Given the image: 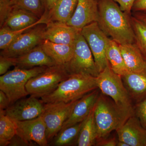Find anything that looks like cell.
<instances>
[{
    "label": "cell",
    "mask_w": 146,
    "mask_h": 146,
    "mask_svg": "<svg viewBox=\"0 0 146 146\" xmlns=\"http://www.w3.org/2000/svg\"><path fill=\"white\" fill-rule=\"evenodd\" d=\"M74 54L72 59L65 65L70 74H85L97 77L100 72L94 56L86 39L79 32L74 45Z\"/></svg>",
    "instance_id": "cell-7"
},
{
    "label": "cell",
    "mask_w": 146,
    "mask_h": 146,
    "mask_svg": "<svg viewBox=\"0 0 146 146\" xmlns=\"http://www.w3.org/2000/svg\"><path fill=\"white\" fill-rule=\"evenodd\" d=\"M46 25L43 35L44 39L56 44L74 45L77 35L80 31L60 22H50Z\"/></svg>",
    "instance_id": "cell-16"
},
{
    "label": "cell",
    "mask_w": 146,
    "mask_h": 146,
    "mask_svg": "<svg viewBox=\"0 0 146 146\" xmlns=\"http://www.w3.org/2000/svg\"><path fill=\"white\" fill-rule=\"evenodd\" d=\"M70 75L65 65L48 67L29 80L26 85L27 91L31 96L41 98L54 91Z\"/></svg>",
    "instance_id": "cell-6"
},
{
    "label": "cell",
    "mask_w": 146,
    "mask_h": 146,
    "mask_svg": "<svg viewBox=\"0 0 146 146\" xmlns=\"http://www.w3.org/2000/svg\"><path fill=\"white\" fill-rule=\"evenodd\" d=\"M98 89L97 77L85 74H74L60 82L50 94L41 98L44 104L70 102L80 99L84 96Z\"/></svg>",
    "instance_id": "cell-3"
},
{
    "label": "cell",
    "mask_w": 146,
    "mask_h": 146,
    "mask_svg": "<svg viewBox=\"0 0 146 146\" xmlns=\"http://www.w3.org/2000/svg\"><path fill=\"white\" fill-rule=\"evenodd\" d=\"M135 44L146 60V24L136 17L131 18Z\"/></svg>",
    "instance_id": "cell-26"
},
{
    "label": "cell",
    "mask_w": 146,
    "mask_h": 146,
    "mask_svg": "<svg viewBox=\"0 0 146 146\" xmlns=\"http://www.w3.org/2000/svg\"><path fill=\"white\" fill-rule=\"evenodd\" d=\"M22 99L10 104L5 110V115L16 121L32 119L42 115L44 104L41 100L31 96Z\"/></svg>",
    "instance_id": "cell-11"
},
{
    "label": "cell",
    "mask_w": 146,
    "mask_h": 146,
    "mask_svg": "<svg viewBox=\"0 0 146 146\" xmlns=\"http://www.w3.org/2000/svg\"><path fill=\"white\" fill-rule=\"evenodd\" d=\"M40 45L57 65H66L72 59L74 54V45L56 44L46 39H44Z\"/></svg>",
    "instance_id": "cell-21"
},
{
    "label": "cell",
    "mask_w": 146,
    "mask_h": 146,
    "mask_svg": "<svg viewBox=\"0 0 146 146\" xmlns=\"http://www.w3.org/2000/svg\"><path fill=\"white\" fill-rule=\"evenodd\" d=\"M13 58L15 67L21 68H30L39 66L51 67L57 65L45 52L40 45L28 52Z\"/></svg>",
    "instance_id": "cell-18"
},
{
    "label": "cell",
    "mask_w": 146,
    "mask_h": 146,
    "mask_svg": "<svg viewBox=\"0 0 146 146\" xmlns=\"http://www.w3.org/2000/svg\"><path fill=\"white\" fill-rule=\"evenodd\" d=\"M132 9L134 11L146 14V0H136Z\"/></svg>",
    "instance_id": "cell-37"
},
{
    "label": "cell",
    "mask_w": 146,
    "mask_h": 146,
    "mask_svg": "<svg viewBox=\"0 0 146 146\" xmlns=\"http://www.w3.org/2000/svg\"><path fill=\"white\" fill-rule=\"evenodd\" d=\"M80 33L89 45L100 73L109 64L106 52L110 39L100 28L98 22L84 27Z\"/></svg>",
    "instance_id": "cell-9"
},
{
    "label": "cell",
    "mask_w": 146,
    "mask_h": 146,
    "mask_svg": "<svg viewBox=\"0 0 146 146\" xmlns=\"http://www.w3.org/2000/svg\"><path fill=\"white\" fill-rule=\"evenodd\" d=\"M117 146H129V145H128L125 142H123V141H119L118 140L117 144Z\"/></svg>",
    "instance_id": "cell-40"
},
{
    "label": "cell",
    "mask_w": 146,
    "mask_h": 146,
    "mask_svg": "<svg viewBox=\"0 0 146 146\" xmlns=\"http://www.w3.org/2000/svg\"><path fill=\"white\" fill-rule=\"evenodd\" d=\"M106 56L111 69L115 73L123 76L129 72L120 50L119 45L112 39H110Z\"/></svg>",
    "instance_id": "cell-24"
},
{
    "label": "cell",
    "mask_w": 146,
    "mask_h": 146,
    "mask_svg": "<svg viewBox=\"0 0 146 146\" xmlns=\"http://www.w3.org/2000/svg\"><path fill=\"white\" fill-rule=\"evenodd\" d=\"M10 104V100L6 94L0 90V110H5Z\"/></svg>",
    "instance_id": "cell-36"
},
{
    "label": "cell",
    "mask_w": 146,
    "mask_h": 146,
    "mask_svg": "<svg viewBox=\"0 0 146 146\" xmlns=\"http://www.w3.org/2000/svg\"><path fill=\"white\" fill-rule=\"evenodd\" d=\"M16 134L14 120L5 114V110H0V146H8Z\"/></svg>",
    "instance_id": "cell-25"
},
{
    "label": "cell",
    "mask_w": 146,
    "mask_h": 146,
    "mask_svg": "<svg viewBox=\"0 0 146 146\" xmlns=\"http://www.w3.org/2000/svg\"><path fill=\"white\" fill-rule=\"evenodd\" d=\"M40 25L20 35L8 48L2 50L1 55L7 57H17L40 45L44 40L43 35L45 28Z\"/></svg>",
    "instance_id": "cell-10"
},
{
    "label": "cell",
    "mask_w": 146,
    "mask_h": 146,
    "mask_svg": "<svg viewBox=\"0 0 146 146\" xmlns=\"http://www.w3.org/2000/svg\"><path fill=\"white\" fill-rule=\"evenodd\" d=\"M48 23L44 13L41 18H39L26 9L13 6V8L3 26L12 30H21L34 27L40 24L46 25Z\"/></svg>",
    "instance_id": "cell-15"
},
{
    "label": "cell",
    "mask_w": 146,
    "mask_h": 146,
    "mask_svg": "<svg viewBox=\"0 0 146 146\" xmlns=\"http://www.w3.org/2000/svg\"><path fill=\"white\" fill-rule=\"evenodd\" d=\"M118 141L115 138H103L97 140L96 145L98 146H116Z\"/></svg>",
    "instance_id": "cell-35"
},
{
    "label": "cell",
    "mask_w": 146,
    "mask_h": 146,
    "mask_svg": "<svg viewBox=\"0 0 146 146\" xmlns=\"http://www.w3.org/2000/svg\"><path fill=\"white\" fill-rule=\"evenodd\" d=\"M15 66V63L13 58L0 56V75L4 74L8 72L9 69L11 66Z\"/></svg>",
    "instance_id": "cell-32"
},
{
    "label": "cell",
    "mask_w": 146,
    "mask_h": 146,
    "mask_svg": "<svg viewBox=\"0 0 146 146\" xmlns=\"http://www.w3.org/2000/svg\"><path fill=\"white\" fill-rule=\"evenodd\" d=\"M13 8L11 0H0V27H2Z\"/></svg>",
    "instance_id": "cell-30"
},
{
    "label": "cell",
    "mask_w": 146,
    "mask_h": 146,
    "mask_svg": "<svg viewBox=\"0 0 146 146\" xmlns=\"http://www.w3.org/2000/svg\"><path fill=\"white\" fill-rule=\"evenodd\" d=\"M119 5L121 9L125 13L129 14L132 9L133 5L136 0H114Z\"/></svg>",
    "instance_id": "cell-33"
},
{
    "label": "cell",
    "mask_w": 146,
    "mask_h": 146,
    "mask_svg": "<svg viewBox=\"0 0 146 146\" xmlns=\"http://www.w3.org/2000/svg\"><path fill=\"white\" fill-rule=\"evenodd\" d=\"M134 112L135 115L138 117L143 126L146 129V98L136 104Z\"/></svg>",
    "instance_id": "cell-31"
},
{
    "label": "cell",
    "mask_w": 146,
    "mask_h": 146,
    "mask_svg": "<svg viewBox=\"0 0 146 146\" xmlns=\"http://www.w3.org/2000/svg\"><path fill=\"white\" fill-rule=\"evenodd\" d=\"M97 81L102 94L111 98L118 106L135 114L121 76L112 70L109 64L97 77Z\"/></svg>",
    "instance_id": "cell-5"
},
{
    "label": "cell",
    "mask_w": 146,
    "mask_h": 146,
    "mask_svg": "<svg viewBox=\"0 0 146 146\" xmlns=\"http://www.w3.org/2000/svg\"><path fill=\"white\" fill-rule=\"evenodd\" d=\"M11 3L13 6L29 11L39 18L44 12L41 0H11Z\"/></svg>",
    "instance_id": "cell-29"
},
{
    "label": "cell",
    "mask_w": 146,
    "mask_h": 146,
    "mask_svg": "<svg viewBox=\"0 0 146 146\" xmlns=\"http://www.w3.org/2000/svg\"><path fill=\"white\" fill-rule=\"evenodd\" d=\"M44 9L45 13H47L53 7L58 0H41Z\"/></svg>",
    "instance_id": "cell-38"
},
{
    "label": "cell",
    "mask_w": 146,
    "mask_h": 146,
    "mask_svg": "<svg viewBox=\"0 0 146 146\" xmlns=\"http://www.w3.org/2000/svg\"><path fill=\"white\" fill-rule=\"evenodd\" d=\"M134 115L118 106L111 98L102 93L100 94L94 106L97 140L106 138L113 131L117 130Z\"/></svg>",
    "instance_id": "cell-2"
},
{
    "label": "cell",
    "mask_w": 146,
    "mask_h": 146,
    "mask_svg": "<svg viewBox=\"0 0 146 146\" xmlns=\"http://www.w3.org/2000/svg\"><path fill=\"white\" fill-rule=\"evenodd\" d=\"M97 139L98 131L94 118V106L89 115L82 122L78 138L77 145H96Z\"/></svg>",
    "instance_id": "cell-23"
},
{
    "label": "cell",
    "mask_w": 146,
    "mask_h": 146,
    "mask_svg": "<svg viewBox=\"0 0 146 146\" xmlns=\"http://www.w3.org/2000/svg\"><path fill=\"white\" fill-rule=\"evenodd\" d=\"M14 121L16 135L27 142L34 143L41 146L48 145L46 125L41 116L32 119Z\"/></svg>",
    "instance_id": "cell-12"
},
{
    "label": "cell",
    "mask_w": 146,
    "mask_h": 146,
    "mask_svg": "<svg viewBox=\"0 0 146 146\" xmlns=\"http://www.w3.org/2000/svg\"><path fill=\"white\" fill-rule=\"evenodd\" d=\"M78 2V0H58L48 12H44L48 23L58 22L67 24L74 14Z\"/></svg>",
    "instance_id": "cell-22"
},
{
    "label": "cell",
    "mask_w": 146,
    "mask_h": 146,
    "mask_svg": "<svg viewBox=\"0 0 146 146\" xmlns=\"http://www.w3.org/2000/svg\"><path fill=\"white\" fill-rule=\"evenodd\" d=\"M31 27L21 30H12L6 27H1L0 29V49H6L18 36Z\"/></svg>",
    "instance_id": "cell-28"
},
{
    "label": "cell",
    "mask_w": 146,
    "mask_h": 146,
    "mask_svg": "<svg viewBox=\"0 0 146 146\" xmlns=\"http://www.w3.org/2000/svg\"></svg>",
    "instance_id": "cell-41"
},
{
    "label": "cell",
    "mask_w": 146,
    "mask_h": 146,
    "mask_svg": "<svg viewBox=\"0 0 146 146\" xmlns=\"http://www.w3.org/2000/svg\"><path fill=\"white\" fill-rule=\"evenodd\" d=\"M131 100L139 103L146 98V76L129 72L121 76Z\"/></svg>",
    "instance_id": "cell-20"
},
{
    "label": "cell",
    "mask_w": 146,
    "mask_h": 146,
    "mask_svg": "<svg viewBox=\"0 0 146 146\" xmlns=\"http://www.w3.org/2000/svg\"><path fill=\"white\" fill-rule=\"evenodd\" d=\"M78 100L68 103L58 102L44 104V111L41 116L46 125L48 142L52 140L61 130Z\"/></svg>",
    "instance_id": "cell-8"
},
{
    "label": "cell",
    "mask_w": 146,
    "mask_h": 146,
    "mask_svg": "<svg viewBox=\"0 0 146 146\" xmlns=\"http://www.w3.org/2000/svg\"><path fill=\"white\" fill-rule=\"evenodd\" d=\"M82 124V122L60 131L55 136L53 145L63 146L70 144L77 137L78 138Z\"/></svg>",
    "instance_id": "cell-27"
},
{
    "label": "cell",
    "mask_w": 146,
    "mask_h": 146,
    "mask_svg": "<svg viewBox=\"0 0 146 146\" xmlns=\"http://www.w3.org/2000/svg\"><path fill=\"white\" fill-rule=\"evenodd\" d=\"M32 143H29L25 141L18 135H15L10 141L9 146H32L34 145Z\"/></svg>",
    "instance_id": "cell-34"
},
{
    "label": "cell",
    "mask_w": 146,
    "mask_h": 146,
    "mask_svg": "<svg viewBox=\"0 0 146 146\" xmlns=\"http://www.w3.org/2000/svg\"><path fill=\"white\" fill-rule=\"evenodd\" d=\"M119 45L129 72L146 76V60L135 43Z\"/></svg>",
    "instance_id": "cell-19"
},
{
    "label": "cell",
    "mask_w": 146,
    "mask_h": 146,
    "mask_svg": "<svg viewBox=\"0 0 146 146\" xmlns=\"http://www.w3.org/2000/svg\"><path fill=\"white\" fill-rule=\"evenodd\" d=\"M98 89L88 93L79 100L70 117L64 123L60 131L71 126L81 123L86 119L94 108L99 96L100 92Z\"/></svg>",
    "instance_id": "cell-17"
},
{
    "label": "cell",
    "mask_w": 146,
    "mask_h": 146,
    "mask_svg": "<svg viewBox=\"0 0 146 146\" xmlns=\"http://www.w3.org/2000/svg\"><path fill=\"white\" fill-rule=\"evenodd\" d=\"M48 67L39 66L30 68L16 67L0 77V90L8 97L11 104L29 94L26 85L31 78L44 72Z\"/></svg>",
    "instance_id": "cell-4"
},
{
    "label": "cell",
    "mask_w": 146,
    "mask_h": 146,
    "mask_svg": "<svg viewBox=\"0 0 146 146\" xmlns=\"http://www.w3.org/2000/svg\"><path fill=\"white\" fill-rule=\"evenodd\" d=\"M136 18L143 21L146 24V13H140L136 16Z\"/></svg>",
    "instance_id": "cell-39"
},
{
    "label": "cell",
    "mask_w": 146,
    "mask_h": 146,
    "mask_svg": "<svg viewBox=\"0 0 146 146\" xmlns=\"http://www.w3.org/2000/svg\"><path fill=\"white\" fill-rule=\"evenodd\" d=\"M98 0H78L74 14L67 24L80 31L91 23L98 22Z\"/></svg>",
    "instance_id": "cell-13"
},
{
    "label": "cell",
    "mask_w": 146,
    "mask_h": 146,
    "mask_svg": "<svg viewBox=\"0 0 146 146\" xmlns=\"http://www.w3.org/2000/svg\"><path fill=\"white\" fill-rule=\"evenodd\" d=\"M116 131L118 140L129 146H146V129L135 115L129 118Z\"/></svg>",
    "instance_id": "cell-14"
},
{
    "label": "cell",
    "mask_w": 146,
    "mask_h": 146,
    "mask_svg": "<svg viewBox=\"0 0 146 146\" xmlns=\"http://www.w3.org/2000/svg\"><path fill=\"white\" fill-rule=\"evenodd\" d=\"M98 9V24L107 36L119 44L135 43L131 21L114 0H99Z\"/></svg>",
    "instance_id": "cell-1"
}]
</instances>
